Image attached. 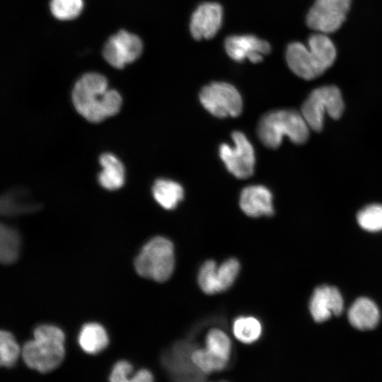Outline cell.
<instances>
[{"label": "cell", "mask_w": 382, "mask_h": 382, "mask_svg": "<svg viewBox=\"0 0 382 382\" xmlns=\"http://www.w3.org/2000/svg\"><path fill=\"white\" fill-rule=\"evenodd\" d=\"M309 309L316 322H323L332 316L340 315L343 310V299L335 286L322 285L317 287L311 296Z\"/></svg>", "instance_id": "5bb4252c"}, {"label": "cell", "mask_w": 382, "mask_h": 382, "mask_svg": "<svg viewBox=\"0 0 382 382\" xmlns=\"http://www.w3.org/2000/svg\"><path fill=\"white\" fill-rule=\"evenodd\" d=\"M142 48V42L137 35L120 30L105 42L103 55L111 66L122 69L141 55Z\"/></svg>", "instance_id": "8fae6325"}, {"label": "cell", "mask_w": 382, "mask_h": 382, "mask_svg": "<svg viewBox=\"0 0 382 382\" xmlns=\"http://www.w3.org/2000/svg\"><path fill=\"white\" fill-rule=\"evenodd\" d=\"M345 105L340 89L335 86H324L314 89L301 106V113L310 129L320 132L323 127L324 116L328 113L339 119Z\"/></svg>", "instance_id": "8992f818"}, {"label": "cell", "mask_w": 382, "mask_h": 382, "mask_svg": "<svg viewBox=\"0 0 382 382\" xmlns=\"http://www.w3.org/2000/svg\"><path fill=\"white\" fill-rule=\"evenodd\" d=\"M241 270L239 261L234 257H230L224 261L217 267V278L219 291L228 289L236 281Z\"/></svg>", "instance_id": "83f0119b"}, {"label": "cell", "mask_w": 382, "mask_h": 382, "mask_svg": "<svg viewBox=\"0 0 382 382\" xmlns=\"http://www.w3.org/2000/svg\"><path fill=\"white\" fill-rule=\"evenodd\" d=\"M351 0H316L306 16L307 25L324 34L337 31L346 18Z\"/></svg>", "instance_id": "9c48e42d"}, {"label": "cell", "mask_w": 382, "mask_h": 382, "mask_svg": "<svg viewBox=\"0 0 382 382\" xmlns=\"http://www.w3.org/2000/svg\"><path fill=\"white\" fill-rule=\"evenodd\" d=\"M21 238L17 231L1 224L0 228V260L5 265L12 264L20 253Z\"/></svg>", "instance_id": "ffe728a7"}, {"label": "cell", "mask_w": 382, "mask_h": 382, "mask_svg": "<svg viewBox=\"0 0 382 382\" xmlns=\"http://www.w3.org/2000/svg\"><path fill=\"white\" fill-rule=\"evenodd\" d=\"M133 371L132 365L127 361L121 360L115 363L111 370L109 379L112 382L129 381Z\"/></svg>", "instance_id": "f1b7e54d"}, {"label": "cell", "mask_w": 382, "mask_h": 382, "mask_svg": "<svg viewBox=\"0 0 382 382\" xmlns=\"http://www.w3.org/2000/svg\"><path fill=\"white\" fill-rule=\"evenodd\" d=\"M217 265L212 260L205 261L199 268L197 282L201 290L209 295L219 293Z\"/></svg>", "instance_id": "cb8c5ba5"}, {"label": "cell", "mask_w": 382, "mask_h": 382, "mask_svg": "<svg viewBox=\"0 0 382 382\" xmlns=\"http://www.w3.org/2000/svg\"><path fill=\"white\" fill-rule=\"evenodd\" d=\"M357 219L359 225L366 231L376 232L382 230V204L366 206L359 212Z\"/></svg>", "instance_id": "484cf974"}, {"label": "cell", "mask_w": 382, "mask_h": 382, "mask_svg": "<svg viewBox=\"0 0 382 382\" xmlns=\"http://www.w3.org/2000/svg\"><path fill=\"white\" fill-rule=\"evenodd\" d=\"M72 101L76 111L91 122H99L116 115L122 105V97L108 88L106 78L98 73H87L75 83Z\"/></svg>", "instance_id": "6da1fadb"}, {"label": "cell", "mask_w": 382, "mask_h": 382, "mask_svg": "<svg viewBox=\"0 0 382 382\" xmlns=\"http://www.w3.org/2000/svg\"><path fill=\"white\" fill-rule=\"evenodd\" d=\"M173 243L163 236H156L146 242L134 262L137 273L157 282L169 279L175 269Z\"/></svg>", "instance_id": "5b68a950"}, {"label": "cell", "mask_w": 382, "mask_h": 382, "mask_svg": "<svg viewBox=\"0 0 382 382\" xmlns=\"http://www.w3.org/2000/svg\"><path fill=\"white\" fill-rule=\"evenodd\" d=\"M240 207L248 216H271L274 213L272 195L263 185H250L240 195Z\"/></svg>", "instance_id": "9a60e30c"}, {"label": "cell", "mask_w": 382, "mask_h": 382, "mask_svg": "<svg viewBox=\"0 0 382 382\" xmlns=\"http://www.w3.org/2000/svg\"><path fill=\"white\" fill-rule=\"evenodd\" d=\"M78 343L84 352L96 354L107 347L109 337L103 325L97 323H88L82 326L79 332Z\"/></svg>", "instance_id": "ac0fdd59"}, {"label": "cell", "mask_w": 382, "mask_h": 382, "mask_svg": "<svg viewBox=\"0 0 382 382\" xmlns=\"http://www.w3.org/2000/svg\"><path fill=\"white\" fill-rule=\"evenodd\" d=\"M228 55L236 62L248 59L253 63L262 61L263 57L270 52V44L251 35H233L225 41Z\"/></svg>", "instance_id": "7c38bea8"}, {"label": "cell", "mask_w": 382, "mask_h": 382, "mask_svg": "<svg viewBox=\"0 0 382 382\" xmlns=\"http://www.w3.org/2000/svg\"><path fill=\"white\" fill-rule=\"evenodd\" d=\"M195 365L204 374H210L224 369L228 361L213 354L205 348H196L192 354Z\"/></svg>", "instance_id": "7402d4cb"}, {"label": "cell", "mask_w": 382, "mask_h": 382, "mask_svg": "<svg viewBox=\"0 0 382 382\" xmlns=\"http://www.w3.org/2000/svg\"><path fill=\"white\" fill-rule=\"evenodd\" d=\"M20 347L14 336L6 330L0 332V364L6 368L13 366L20 354Z\"/></svg>", "instance_id": "d4e9b609"}, {"label": "cell", "mask_w": 382, "mask_h": 382, "mask_svg": "<svg viewBox=\"0 0 382 382\" xmlns=\"http://www.w3.org/2000/svg\"><path fill=\"white\" fill-rule=\"evenodd\" d=\"M102 170L98 174V182L105 189L115 190L125 183V171L121 161L110 153L103 154L99 158Z\"/></svg>", "instance_id": "e0dca14e"}, {"label": "cell", "mask_w": 382, "mask_h": 382, "mask_svg": "<svg viewBox=\"0 0 382 382\" xmlns=\"http://www.w3.org/2000/svg\"><path fill=\"white\" fill-rule=\"evenodd\" d=\"M154 381V376L152 373L145 369H142L137 371L130 378L129 381L132 382H151Z\"/></svg>", "instance_id": "f546056e"}, {"label": "cell", "mask_w": 382, "mask_h": 382, "mask_svg": "<svg viewBox=\"0 0 382 382\" xmlns=\"http://www.w3.org/2000/svg\"><path fill=\"white\" fill-rule=\"evenodd\" d=\"M195 346L190 342L181 340L175 342L170 350L162 357V363L174 380L199 381L204 380V374L192 359Z\"/></svg>", "instance_id": "30bf717a"}, {"label": "cell", "mask_w": 382, "mask_h": 382, "mask_svg": "<svg viewBox=\"0 0 382 382\" xmlns=\"http://www.w3.org/2000/svg\"><path fill=\"white\" fill-rule=\"evenodd\" d=\"M199 100L212 115L219 118L238 116L243 109L238 90L225 82H214L202 88Z\"/></svg>", "instance_id": "52a82bcc"}, {"label": "cell", "mask_w": 382, "mask_h": 382, "mask_svg": "<svg viewBox=\"0 0 382 382\" xmlns=\"http://www.w3.org/2000/svg\"><path fill=\"white\" fill-rule=\"evenodd\" d=\"M152 193L155 200L166 209L175 208L184 196L182 186L167 179L157 180L153 185Z\"/></svg>", "instance_id": "d6986e66"}, {"label": "cell", "mask_w": 382, "mask_h": 382, "mask_svg": "<svg viewBox=\"0 0 382 382\" xmlns=\"http://www.w3.org/2000/svg\"><path fill=\"white\" fill-rule=\"evenodd\" d=\"M222 16V8L219 4H201L191 18L190 28L192 37L197 40L213 37L221 27Z\"/></svg>", "instance_id": "4fadbf2b"}, {"label": "cell", "mask_w": 382, "mask_h": 382, "mask_svg": "<svg viewBox=\"0 0 382 382\" xmlns=\"http://www.w3.org/2000/svg\"><path fill=\"white\" fill-rule=\"evenodd\" d=\"M205 345L209 351L228 361L231 354V342L224 331L217 328L210 330L205 338Z\"/></svg>", "instance_id": "603a6c76"}, {"label": "cell", "mask_w": 382, "mask_h": 382, "mask_svg": "<svg viewBox=\"0 0 382 382\" xmlns=\"http://www.w3.org/2000/svg\"><path fill=\"white\" fill-rule=\"evenodd\" d=\"M347 315L351 325L361 330L374 328L380 319L378 306L366 297H360L355 300L349 308Z\"/></svg>", "instance_id": "2e32d148"}, {"label": "cell", "mask_w": 382, "mask_h": 382, "mask_svg": "<svg viewBox=\"0 0 382 382\" xmlns=\"http://www.w3.org/2000/svg\"><path fill=\"white\" fill-rule=\"evenodd\" d=\"M233 145L222 144L219 153L228 170L235 177L245 179L254 172L255 156L254 149L246 136L241 132L232 134Z\"/></svg>", "instance_id": "ba28073f"}, {"label": "cell", "mask_w": 382, "mask_h": 382, "mask_svg": "<svg viewBox=\"0 0 382 382\" xmlns=\"http://www.w3.org/2000/svg\"><path fill=\"white\" fill-rule=\"evenodd\" d=\"M65 335L57 326L43 324L33 331V339L25 343L22 357L30 369L47 373L57 368L64 355Z\"/></svg>", "instance_id": "3957f363"}, {"label": "cell", "mask_w": 382, "mask_h": 382, "mask_svg": "<svg viewBox=\"0 0 382 382\" xmlns=\"http://www.w3.org/2000/svg\"><path fill=\"white\" fill-rule=\"evenodd\" d=\"M337 55L332 41L321 33L312 34L308 46L301 42L290 43L286 59L290 69L305 80H312L322 75L334 63Z\"/></svg>", "instance_id": "7a4b0ae2"}, {"label": "cell", "mask_w": 382, "mask_h": 382, "mask_svg": "<svg viewBox=\"0 0 382 382\" xmlns=\"http://www.w3.org/2000/svg\"><path fill=\"white\" fill-rule=\"evenodd\" d=\"M233 332L240 342L251 344L261 336L262 325L260 320L253 316H240L233 321Z\"/></svg>", "instance_id": "44dd1931"}, {"label": "cell", "mask_w": 382, "mask_h": 382, "mask_svg": "<svg viewBox=\"0 0 382 382\" xmlns=\"http://www.w3.org/2000/svg\"><path fill=\"white\" fill-rule=\"evenodd\" d=\"M309 129L301 112L282 109L262 116L257 123V134L265 146L276 149L281 145L284 137L296 144L305 143L309 137Z\"/></svg>", "instance_id": "277c9868"}, {"label": "cell", "mask_w": 382, "mask_h": 382, "mask_svg": "<svg viewBox=\"0 0 382 382\" xmlns=\"http://www.w3.org/2000/svg\"><path fill=\"white\" fill-rule=\"evenodd\" d=\"M83 6V0H51L50 11L59 20L66 21L76 18Z\"/></svg>", "instance_id": "4316f807"}]
</instances>
